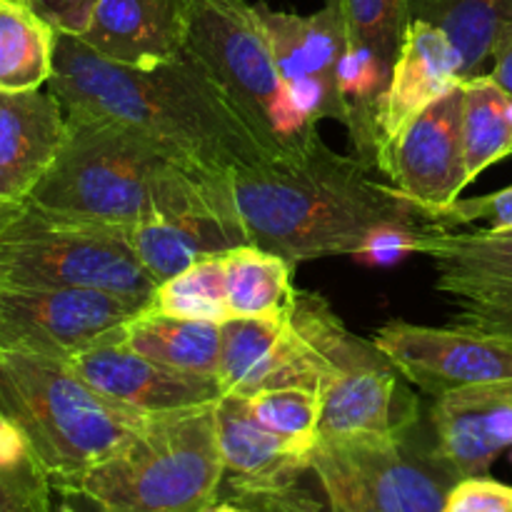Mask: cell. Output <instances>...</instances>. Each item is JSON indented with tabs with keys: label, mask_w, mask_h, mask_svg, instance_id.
Listing matches in <instances>:
<instances>
[{
	"label": "cell",
	"mask_w": 512,
	"mask_h": 512,
	"mask_svg": "<svg viewBox=\"0 0 512 512\" xmlns=\"http://www.w3.org/2000/svg\"><path fill=\"white\" fill-rule=\"evenodd\" d=\"M200 512H253V510L245 508V505H240V503H235V500H220V503H213L210 508H205Z\"/></svg>",
	"instance_id": "obj_39"
},
{
	"label": "cell",
	"mask_w": 512,
	"mask_h": 512,
	"mask_svg": "<svg viewBox=\"0 0 512 512\" xmlns=\"http://www.w3.org/2000/svg\"><path fill=\"white\" fill-rule=\"evenodd\" d=\"M65 140V110L43 88L0 90V200L25 203Z\"/></svg>",
	"instance_id": "obj_19"
},
{
	"label": "cell",
	"mask_w": 512,
	"mask_h": 512,
	"mask_svg": "<svg viewBox=\"0 0 512 512\" xmlns=\"http://www.w3.org/2000/svg\"><path fill=\"white\" fill-rule=\"evenodd\" d=\"M250 413L263 428L293 448L313 453L320 440V393L300 385L270 388L248 395Z\"/></svg>",
	"instance_id": "obj_30"
},
{
	"label": "cell",
	"mask_w": 512,
	"mask_h": 512,
	"mask_svg": "<svg viewBox=\"0 0 512 512\" xmlns=\"http://www.w3.org/2000/svg\"><path fill=\"white\" fill-rule=\"evenodd\" d=\"M185 0H100L78 35L103 58L153 68L183 55Z\"/></svg>",
	"instance_id": "obj_21"
},
{
	"label": "cell",
	"mask_w": 512,
	"mask_h": 512,
	"mask_svg": "<svg viewBox=\"0 0 512 512\" xmlns=\"http://www.w3.org/2000/svg\"><path fill=\"white\" fill-rule=\"evenodd\" d=\"M28 203L103 225L208 213L238 228L228 175L190 168L135 130L88 113H65L58 158Z\"/></svg>",
	"instance_id": "obj_3"
},
{
	"label": "cell",
	"mask_w": 512,
	"mask_h": 512,
	"mask_svg": "<svg viewBox=\"0 0 512 512\" xmlns=\"http://www.w3.org/2000/svg\"><path fill=\"white\" fill-rule=\"evenodd\" d=\"M0 413L30 440L55 493H75L150 418L105 400L65 360L15 350H0Z\"/></svg>",
	"instance_id": "obj_4"
},
{
	"label": "cell",
	"mask_w": 512,
	"mask_h": 512,
	"mask_svg": "<svg viewBox=\"0 0 512 512\" xmlns=\"http://www.w3.org/2000/svg\"><path fill=\"white\" fill-rule=\"evenodd\" d=\"M0 285L103 290L148 308L155 283L113 225L20 203L0 223Z\"/></svg>",
	"instance_id": "obj_7"
},
{
	"label": "cell",
	"mask_w": 512,
	"mask_h": 512,
	"mask_svg": "<svg viewBox=\"0 0 512 512\" xmlns=\"http://www.w3.org/2000/svg\"><path fill=\"white\" fill-rule=\"evenodd\" d=\"M120 343L138 350L145 358L193 375L218 378L223 323L160 315L143 308L138 315L115 328Z\"/></svg>",
	"instance_id": "obj_23"
},
{
	"label": "cell",
	"mask_w": 512,
	"mask_h": 512,
	"mask_svg": "<svg viewBox=\"0 0 512 512\" xmlns=\"http://www.w3.org/2000/svg\"><path fill=\"white\" fill-rule=\"evenodd\" d=\"M68 365L105 400L143 415L198 408L218 403L225 395L218 378L183 373L155 363L120 343L115 330L78 350Z\"/></svg>",
	"instance_id": "obj_14"
},
{
	"label": "cell",
	"mask_w": 512,
	"mask_h": 512,
	"mask_svg": "<svg viewBox=\"0 0 512 512\" xmlns=\"http://www.w3.org/2000/svg\"><path fill=\"white\" fill-rule=\"evenodd\" d=\"M183 55L218 85L268 158L305 148L320 135V125L290 100L258 5L185 0Z\"/></svg>",
	"instance_id": "obj_6"
},
{
	"label": "cell",
	"mask_w": 512,
	"mask_h": 512,
	"mask_svg": "<svg viewBox=\"0 0 512 512\" xmlns=\"http://www.w3.org/2000/svg\"><path fill=\"white\" fill-rule=\"evenodd\" d=\"M415 253L433 263L450 325L512 340V230H428Z\"/></svg>",
	"instance_id": "obj_9"
},
{
	"label": "cell",
	"mask_w": 512,
	"mask_h": 512,
	"mask_svg": "<svg viewBox=\"0 0 512 512\" xmlns=\"http://www.w3.org/2000/svg\"><path fill=\"white\" fill-rule=\"evenodd\" d=\"M253 512H255V510H253Z\"/></svg>",
	"instance_id": "obj_42"
},
{
	"label": "cell",
	"mask_w": 512,
	"mask_h": 512,
	"mask_svg": "<svg viewBox=\"0 0 512 512\" xmlns=\"http://www.w3.org/2000/svg\"><path fill=\"white\" fill-rule=\"evenodd\" d=\"M328 365L288 318H230L223 323L218 383L225 395H248L270 388L318 390Z\"/></svg>",
	"instance_id": "obj_15"
},
{
	"label": "cell",
	"mask_w": 512,
	"mask_h": 512,
	"mask_svg": "<svg viewBox=\"0 0 512 512\" xmlns=\"http://www.w3.org/2000/svg\"><path fill=\"white\" fill-rule=\"evenodd\" d=\"M228 188L245 243L290 265L325 255L358 258L383 228L433 230L423 205L373 178L358 158L335 153L320 135L293 153L235 165Z\"/></svg>",
	"instance_id": "obj_1"
},
{
	"label": "cell",
	"mask_w": 512,
	"mask_h": 512,
	"mask_svg": "<svg viewBox=\"0 0 512 512\" xmlns=\"http://www.w3.org/2000/svg\"><path fill=\"white\" fill-rule=\"evenodd\" d=\"M413 20L443 30L463 55V80L488 75L498 30L512 20V0H410Z\"/></svg>",
	"instance_id": "obj_25"
},
{
	"label": "cell",
	"mask_w": 512,
	"mask_h": 512,
	"mask_svg": "<svg viewBox=\"0 0 512 512\" xmlns=\"http://www.w3.org/2000/svg\"><path fill=\"white\" fill-rule=\"evenodd\" d=\"M225 480L215 403L150 415L75 493L100 512H200L218 503Z\"/></svg>",
	"instance_id": "obj_5"
},
{
	"label": "cell",
	"mask_w": 512,
	"mask_h": 512,
	"mask_svg": "<svg viewBox=\"0 0 512 512\" xmlns=\"http://www.w3.org/2000/svg\"><path fill=\"white\" fill-rule=\"evenodd\" d=\"M55 512H100L78 493H55Z\"/></svg>",
	"instance_id": "obj_38"
},
{
	"label": "cell",
	"mask_w": 512,
	"mask_h": 512,
	"mask_svg": "<svg viewBox=\"0 0 512 512\" xmlns=\"http://www.w3.org/2000/svg\"><path fill=\"white\" fill-rule=\"evenodd\" d=\"M48 88L65 113L125 125L203 173L228 175L268 158L218 85L185 55L135 68L103 58L78 35L55 33Z\"/></svg>",
	"instance_id": "obj_2"
},
{
	"label": "cell",
	"mask_w": 512,
	"mask_h": 512,
	"mask_svg": "<svg viewBox=\"0 0 512 512\" xmlns=\"http://www.w3.org/2000/svg\"><path fill=\"white\" fill-rule=\"evenodd\" d=\"M443 512H512V488L488 475L463 478L448 493Z\"/></svg>",
	"instance_id": "obj_33"
},
{
	"label": "cell",
	"mask_w": 512,
	"mask_h": 512,
	"mask_svg": "<svg viewBox=\"0 0 512 512\" xmlns=\"http://www.w3.org/2000/svg\"><path fill=\"white\" fill-rule=\"evenodd\" d=\"M5 3H25V0H5Z\"/></svg>",
	"instance_id": "obj_41"
},
{
	"label": "cell",
	"mask_w": 512,
	"mask_h": 512,
	"mask_svg": "<svg viewBox=\"0 0 512 512\" xmlns=\"http://www.w3.org/2000/svg\"><path fill=\"white\" fill-rule=\"evenodd\" d=\"M373 343L408 383L433 398L465 385L512 378V340L495 335L390 320L378 328Z\"/></svg>",
	"instance_id": "obj_12"
},
{
	"label": "cell",
	"mask_w": 512,
	"mask_h": 512,
	"mask_svg": "<svg viewBox=\"0 0 512 512\" xmlns=\"http://www.w3.org/2000/svg\"><path fill=\"white\" fill-rule=\"evenodd\" d=\"M463 80V55L453 40L425 20H410L403 48L378 108L380 163L388 145L403 133L410 120L443 98Z\"/></svg>",
	"instance_id": "obj_18"
},
{
	"label": "cell",
	"mask_w": 512,
	"mask_h": 512,
	"mask_svg": "<svg viewBox=\"0 0 512 512\" xmlns=\"http://www.w3.org/2000/svg\"><path fill=\"white\" fill-rule=\"evenodd\" d=\"M0 512H55V498L30 493L0 473Z\"/></svg>",
	"instance_id": "obj_36"
},
{
	"label": "cell",
	"mask_w": 512,
	"mask_h": 512,
	"mask_svg": "<svg viewBox=\"0 0 512 512\" xmlns=\"http://www.w3.org/2000/svg\"><path fill=\"white\" fill-rule=\"evenodd\" d=\"M25 5L55 33L83 35L100 0H25Z\"/></svg>",
	"instance_id": "obj_34"
},
{
	"label": "cell",
	"mask_w": 512,
	"mask_h": 512,
	"mask_svg": "<svg viewBox=\"0 0 512 512\" xmlns=\"http://www.w3.org/2000/svg\"><path fill=\"white\" fill-rule=\"evenodd\" d=\"M290 320L328 363L320 385V440L390 435L418 423L400 388L403 375L373 340L350 333L318 293L295 290Z\"/></svg>",
	"instance_id": "obj_8"
},
{
	"label": "cell",
	"mask_w": 512,
	"mask_h": 512,
	"mask_svg": "<svg viewBox=\"0 0 512 512\" xmlns=\"http://www.w3.org/2000/svg\"><path fill=\"white\" fill-rule=\"evenodd\" d=\"M415 425L390 435L333 440L365 480L378 512H443L458 483L435 443L415 440Z\"/></svg>",
	"instance_id": "obj_16"
},
{
	"label": "cell",
	"mask_w": 512,
	"mask_h": 512,
	"mask_svg": "<svg viewBox=\"0 0 512 512\" xmlns=\"http://www.w3.org/2000/svg\"><path fill=\"white\" fill-rule=\"evenodd\" d=\"M340 10L348 48L373 55L390 75L403 48L410 20V0H328Z\"/></svg>",
	"instance_id": "obj_29"
},
{
	"label": "cell",
	"mask_w": 512,
	"mask_h": 512,
	"mask_svg": "<svg viewBox=\"0 0 512 512\" xmlns=\"http://www.w3.org/2000/svg\"><path fill=\"white\" fill-rule=\"evenodd\" d=\"M433 230H512V185L478 198H458L438 210H425Z\"/></svg>",
	"instance_id": "obj_31"
},
{
	"label": "cell",
	"mask_w": 512,
	"mask_h": 512,
	"mask_svg": "<svg viewBox=\"0 0 512 512\" xmlns=\"http://www.w3.org/2000/svg\"><path fill=\"white\" fill-rule=\"evenodd\" d=\"M463 85V155L468 185L490 165L512 155L508 93L490 75L460 80Z\"/></svg>",
	"instance_id": "obj_26"
},
{
	"label": "cell",
	"mask_w": 512,
	"mask_h": 512,
	"mask_svg": "<svg viewBox=\"0 0 512 512\" xmlns=\"http://www.w3.org/2000/svg\"><path fill=\"white\" fill-rule=\"evenodd\" d=\"M380 173L405 198L425 210L455 203L465 188L463 155V85H453L443 98L415 120L388 145Z\"/></svg>",
	"instance_id": "obj_13"
},
{
	"label": "cell",
	"mask_w": 512,
	"mask_h": 512,
	"mask_svg": "<svg viewBox=\"0 0 512 512\" xmlns=\"http://www.w3.org/2000/svg\"><path fill=\"white\" fill-rule=\"evenodd\" d=\"M230 318H288L295 300L293 265L258 245H235L223 253Z\"/></svg>",
	"instance_id": "obj_24"
},
{
	"label": "cell",
	"mask_w": 512,
	"mask_h": 512,
	"mask_svg": "<svg viewBox=\"0 0 512 512\" xmlns=\"http://www.w3.org/2000/svg\"><path fill=\"white\" fill-rule=\"evenodd\" d=\"M0 473L8 475L10 480H15L23 488H28L30 493L43 495V498H55L48 473L40 465L30 440L3 413H0Z\"/></svg>",
	"instance_id": "obj_32"
},
{
	"label": "cell",
	"mask_w": 512,
	"mask_h": 512,
	"mask_svg": "<svg viewBox=\"0 0 512 512\" xmlns=\"http://www.w3.org/2000/svg\"><path fill=\"white\" fill-rule=\"evenodd\" d=\"M488 75L512 98V20L503 23L495 35Z\"/></svg>",
	"instance_id": "obj_37"
},
{
	"label": "cell",
	"mask_w": 512,
	"mask_h": 512,
	"mask_svg": "<svg viewBox=\"0 0 512 512\" xmlns=\"http://www.w3.org/2000/svg\"><path fill=\"white\" fill-rule=\"evenodd\" d=\"M155 283H165L200 258L243 245V235L220 215L190 213L138 225H113Z\"/></svg>",
	"instance_id": "obj_22"
},
{
	"label": "cell",
	"mask_w": 512,
	"mask_h": 512,
	"mask_svg": "<svg viewBox=\"0 0 512 512\" xmlns=\"http://www.w3.org/2000/svg\"><path fill=\"white\" fill-rule=\"evenodd\" d=\"M55 30L25 3L0 0V90H33L53 73Z\"/></svg>",
	"instance_id": "obj_27"
},
{
	"label": "cell",
	"mask_w": 512,
	"mask_h": 512,
	"mask_svg": "<svg viewBox=\"0 0 512 512\" xmlns=\"http://www.w3.org/2000/svg\"><path fill=\"white\" fill-rule=\"evenodd\" d=\"M148 310L188 320L225 323L230 320L223 253L200 258L155 288Z\"/></svg>",
	"instance_id": "obj_28"
},
{
	"label": "cell",
	"mask_w": 512,
	"mask_h": 512,
	"mask_svg": "<svg viewBox=\"0 0 512 512\" xmlns=\"http://www.w3.org/2000/svg\"><path fill=\"white\" fill-rule=\"evenodd\" d=\"M258 13L295 108L315 125L335 120L348 128L350 108L340 88V60L348 35L340 10L325 0V8L313 15L280 13L263 3H258Z\"/></svg>",
	"instance_id": "obj_11"
},
{
	"label": "cell",
	"mask_w": 512,
	"mask_h": 512,
	"mask_svg": "<svg viewBox=\"0 0 512 512\" xmlns=\"http://www.w3.org/2000/svg\"><path fill=\"white\" fill-rule=\"evenodd\" d=\"M215 423L233 495L290 488L310 470L313 453H303L263 428L243 395H223L215 403Z\"/></svg>",
	"instance_id": "obj_20"
},
{
	"label": "cell",
	"mask_w": 512,
	"mask_h": 512,
	"mask_svg": "<svg viewBox=\"0 0 512 512\" xmlns=\"http://www.w3.org/2000/svg\"><path fill=\"white\" fill-rule=\"evenodd\" d=\"M145 305L103 290H50L0 285V350L68 363Z\"/></svg>",
	"instance_id": "obj_10"
},
{
	"label": "cell",
	"mask_w": 512,
	"mask_h": 512,
	"mask_svg": "<svg viewBox=\"0 0 512 512\" xmlns=\"http://www.w3.org/2000/svg\"><path fill=\"white\" fill-rule=\"evenodd\" d=\"M433 443L458 480L488 475L512 448V378L465 385L435 398Z\"/></svg>",
	"instance_id": "obj_17"
},
{
	"label": "cell",
	"mask_w": 512,
	"mask_h": 512,
	"mask_svg": "<svg viewBox=\"0 0 512 512\" xmlns=\"http://www.w3.org/2000/svg\"><path fill=\"white\" fill-rule=\"evenodd\" d=\"M18 205L20 203H8V200H0V223H3V220L8 218L15 208H18Z\"/></svg>",
	"instance_id": "obj_40"
},
{
	"label": "cell",
	"mask_w": 512,
	"mask_h": 512,
	"mask_svg": "<svg viewBox=\"0 0 512 512\" xmlns=\"http://www.w3.org/2000/svg\"><path fill=\"white\" fill-rule=\"evenodd\" d=\"M230 500H235V503L245 505V508L255 512H330L318 500L310 498L305 490H300L298 485H290V488L280 490H265V493H235Z\"/></svg>",
	"instance_id": "obj_35"
}]
</instances>
